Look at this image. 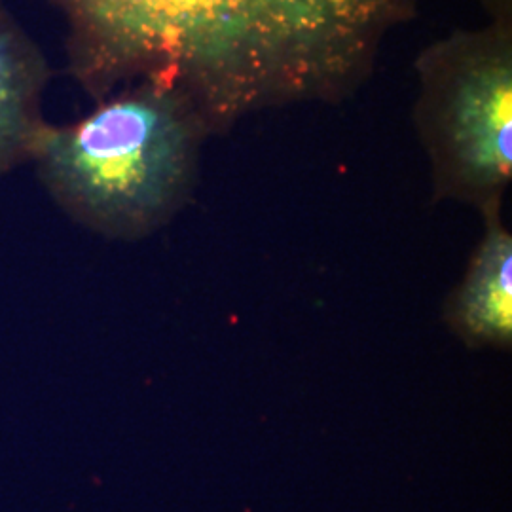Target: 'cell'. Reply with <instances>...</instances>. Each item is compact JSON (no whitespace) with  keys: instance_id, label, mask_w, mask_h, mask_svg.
<instances>
[{"instance_id":"obj_6","label":"cell","mask_w":512,"mask_h":512,"mask_svg":"<svg viewBox=\"0 0 512 512\" xmlns=\"http://www.w3.org/2000/svg\"><path fill=\"white\" fill-rule=\"evenodd\" d=\"M492 23H511L512 0H478Z\"/></svg>"},{"instance_id":"obj_3","label":"cell","mask_w":512,"mask_h":512,"mask_svg":"<svg viewBox=\"0 0 512 512\" xmlns=\"http://www.w3.org/2000/svg\"><path fill=\"white\" fill-rule=\"evenodd\" d=\"M414 126L437 200L503 207L512 179V25L458 29L414 61Z\"/></svg>"},{"instance_id":"obj_4","label":"cell","mask_w":512,"mask_h":512,"mask_svg":"<svg viewBox=\"0 0 512 512\" xmlns=\"http://www.w3.org/2000/svg\"><path fill=\"white\" fill-rule=\"evenodd\" d=\"M503 207L482 213L484 236L446 306V321L469 348L511 349L512 236Z\"/></svg>"},{"instance_id":"obj_2","label":"cell","mask_w":512,"mask_h":512,"mask_svg":"<svg viewBox=\"0 0 512 512\" xmlns=\"http://www.w3.org/2000/svg\"><path fill=\"white\" fill-rule=\"evenodd\" d=\"M207 135L183 95L143 82L76 124L44 126L33 160L69 217L107 238L139 239L190 200Z\"/></svg>"},{"instance_id":"obj_5","label":"cell","mask_w":512,"mask_h":512,"mask_svg":"<svg viewBox=\"0 0 512 512\" xmlns=\"http://www.w3.org/2000/svg\"><path fill=\"white\" fill-rule=\"evenodd\" d=\"M44 74L33 44L0 12V175L33 158L44 128L38 116Z\"/></svg>"},{"instance_id":"obj_1","label":"cell","mask_w":512,"mask_h":512,"mask_svg":"<svg viewBox=\"0 0 512 512\" xmlns=\"http://www.w3.org/2000/svg\"><path fill=\"white\" fill-rule=\"evenodd\" d=\"M92 80L183 95L213 133L338 101L372 73L416 0H63Z\"/></svg>"}]
</instances>
